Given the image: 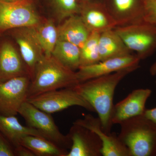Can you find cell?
Returning a JSON list of instances; mask_svg holds the SVG:
<instances>
[{"label": "cell", "instance_id": "obj_3", "mask_svg": "<svg viewBox=\"0 0 156 156\" xmlns=\"http://www.w3.org/2000/svg\"><path fill=\"white\" fill-rule=\"evenodd\" d=\"M118 134L131 156H156V126L143 115L119 124Z\"/></svg>", "mask_w": 156, "mask_h": 156}, {"label": "cell", "instance_id": "obj_19", "mask_svg": "<svg viewBox=\"0 0 156 156\" xmlns=\"http://www.w3.org/2000/svg\"><path fill=\"white\" fill-rule=\"evenodd\" d=\"M0 132L14 147L20 145V140L25 135H34L46 138L36 129L23 126L15 116H6L0 115Z\"/></svg>", "mask_w": 156, "mask_h": 156}, {"label": "cell", "instance_id": "obj_7", "mask_svg": "<svg viewBox=\"0 0 156 156\" xmlns=\"http://www.w3.org/2000/svg\"><path fill=\"white\" fill-rule=\"evenodd\" d=\"M42 20L31 0L14 3L0 1V33L14 29L35 26Z\"/></svg>", "mask_w": 156, "mask_h": 156}, {"label": "cell", "instance_id": "obj_25", "mask_svg": "<svg viewBox=\"0 0 156 156\" xmlns=\"http://www.w3.org/2000/svg\"><path fill=\"white\" fill-rule=\"evenodd\" d=\"M144 21L156 26V0H143Z\"/></svg>", "mask_w": 156, "mask_h": 156}, {"label": "cell", "instance_id": "obj_13", "mask_svg": "<svg viewBox=\"0 0 156 156\" xmlns=\"http://www.w3.org/2000/svg\"><path fill=\"white\" fill-rule=\"evenodd\" d=\"M80 4L79 15L91 32L101 33L105 31L114 29L117 26L116 23L104 3L90 0Z\"/></svg>", "mask_w": 156, "mask_h": 156}, {"label": "cell", "instance_id": "obj_16", "mask_svg": "<svg viewBox=\"0 0 156 156\" xmlns=\"http://www.w3.org/2000/svg\"><path fill=\"white\" fill-rule=\"evenodd\" d=\"M24 76H29L28 71L20 53L11 42L3 41L0 44V82Z\"/></svg>", "mask_w": 156, "mask_h": 156}, {"label": "cell", "instance_id": "obj_24", "mask_svg": "<svg viewBox=\"0 0 156 156\" xmlns=\"http://www.w3.org/2000/svg\"><path fill=\"white\" fill-rule=\"evenodd\" d=\"M59 22L69 16L79 14L80 4L79 0H48Z\"/></svg>", "mask_w": 156, "mask_h": 156}, {"label": "cell", "instance_id": "obj_4", "mask_svg": "<svg viewBox=\"0 0 156 156\" xmlns=\"http://www.w3.org/2000/svg\"><path fill=\"white\" fill-rule=\"evenodd\" d=\"M114 29L140 60L149 57L156 51V25L144 21L117 26Z\"/></svg>", "mask_w": 156, "mask_h": 156}, {"label": "cell", "instance_id": "obj_6", "mask_svg": "<svg viewBox=\"0 0 156 156\" xmlns=\"http://www.w3.org/2000/svg\"><path fill=\"white\" fill-rule=\"evenodd\" d=\"M27 101L39 109L50 114L75 106L81 107L89 111L95 112L92 106L73 87L45 92L29 98Z\"/></svg>", "mask_w": 156, "mask_h": 156}, {"label": "cell", "instance_id": "obj_27", "mask_svg": "<svg viewBox=\"0 0 156 156\" xmlns=\"http://www.w3.org/2000/svg\"><path fill=\"white\" fill-rule=\"evenodd\" d=\"M14 151L15 156H35V155L31 151L20 144L14 147Z\"/></svg>", "mask_w": 156, "mask_h": 156}, {"label": "cell", "instance_id": "obj_14", "mask_svg": "<svg viewBox=\"0 0 156 156\" xmlns=\"http://www.w3.org/2000/svg\"><path fill=\"white\" fill-rule=\"evenodd\" d=\"M151 93L149 89H135L115 105L112 116L113 124L119 125L126 120L143 115L147 101Z\"/></svg>", "mask_w": 156, "mask_h": 156}, {"label": "cell", "instance_id": "obj_30", "mask_svg": "<svg viewBox=\"0 0 156 156\" xmlns=\"http://www.w3.org/2000/svg\"><path fill=\"white\" fill-rule=\"evenodd\" d=\"M2 2H5L7 3H14L17 2H20L23 0H0Z\"/></svg>", "mask_w": 156, "mask_h": 156}, {"label": "cell", "instance_id": "obj_9", "mask_svg": "<svg viewBox=\"0 0 156 156\" xmlns=\"http://www.w3.org/2000/svg\"><path fill=\"white\" fill-rule=\"evenodd\" d=\"M140 59L136 54L108 58L82 66L76 71L79 83L132 67H139Z\"/></svg>", "mask_w": 156, "mask_h": 156}, {"label": "cell", "instance_id": "obj_2", "mask_svg": "<svg viewBox=\"0 0 156 156\" xmlns=\"http://www.w3.org/2000/svg\"><path fill=\"white\" fill-rule=\"evenodd\" d=\"M79 83L76 72L66 67L51 55L44 56L37 63L29 87L28 98Z\"/></svg>", "mask_w": 156, "mask_h": 156}, {"label": "cell", "instance_id": "obj_26", "mask_svg": "<svg viewBox=\"0 0 156 156\" xmlns=\"http://www.w3.org/2000/svg\"><path fill=\"white\" fill-rule=\"evenodd\" d=\"M9 140L0 132V156H15L14 148Z\"/></svg>", "mask_w": 156, "mask_h": 156}, {"label": "cell", "instance_id": "obj_11", "mask_svg": "<svg viewBox=\"0 0 156 156\" xmlns=\"http://www.w3.org/2000/svg\"><path fill=\"white\" fill-rule=\"evenodd\" d=\"M11 30L31 80L37 63L44 54L31 27H20Z\"/></svg>", "mask_w": 156, "mask_h": 156}, {"label": "cell", "instance_id": "obj_5", "mask_svg": "<svg viewBox=\"0 0 156 156\" xmlns=\"http://www.w3.org/2000/svg\"><path fill=\"white\" fill-rule=\"evenodd\" d=\"M18 114L24 119L27 126L39 131L46 139L66 150L70 149L72 141L69 136L60 132L50 114L39 109L27 101L20 107Z\"/></svg>", "mask_w": 156, "mask_h": 156}, {"label": "cell", "instance_id": "obj_32", "mask_svg": "<svg viewBox=\"0 0 156 156\" xmlns=\"http://www.w3.org/2000/svg\"><path fill=\"white\" fill-rule=\"evenodd\" d=\"M155 83H156V81H155Z\"/></svg>", "mask_w": 156, "mask_h": 156}, {"label": "cell", "instance_id": "obj_29", "mask_svg": "<svg viewBox=\"0 0 156 156\" xmlns=\"http://www.w3.org/2000/svg\"><path fill=\"white\" fill-rule=\"evenodd\" d=\"M149 72L151 75L152 76L156 75V61L151 66Z\"/></svg>", "mask_w": 156, "mask_h": 156}, {"label": "cell", "instance_id": "obj_21", "mask_svg": "<svg viewBox=\"0 0 156 156\" xmlns=\"http://www.w3.org/2000/svg\"><path fill=\"white\" fill-rule=\"evenodd\" d=\"M31 28L45 56H51L58 40L57 27L54 21L52 19L42 20Z\"/></svg>", "mask_w": 156, "mask_h": 156}, {"label": "cell", "instance_id": "obj_18", "mask_svg": "<svg viewBox=\"0 0 156 156\" xmlns=\"http://www.w3.org/2000/svg\"><path fill=\"white\" fill-rule=\"evenodd\" d=\"M98 48L101 61L127 56L132 52L114 29L105 31L100 34Z\"/></svg>", "mask_w": 156, "mask_h": 156}, {"label": "cell", "instance_id": "obj_15", "mask_svg": "<svg viewBox=\"0 0 156 156\" xmlns=\"http://www.w3.org/2000/svg\"><path fill=\"white\" fill-rule=\"evenodd\" d=\"M104 3L117 26L144 21L143 0H105Z\"/></svg>", "mask_w": 156, "mask_h": 156}, {"label": "cell", "instance_id": "obj_22", "mask_svg": "<svg viewBox=\"0 0 156 156\" xmlns=\"http://www.w3.org/2000/svg\"><path fill=\"white\" fill-rule=\"evenodd\" d=\"M51 55L74 71L80 66L81 48L69 42L58 40Z\"/></svg>", "mask_w": 156, "mask_h": 156}, {"label": "cell", "instance_id": "obj_8", "mask_svg": "<svg viewBox=\"0 0 156 156\" xmlns=\"http://www.w3.org/2000/svg\"><path fill=\"white\" fill-rule=\"evenodd\" d=\"M31 82L28 76H21L0 82V115L16 116L28 98Z\"/></svg>", "mask_w": 156, "mask_h": 156}, {"label": "cell", "instance_id": "obj_17", "mask_svg": "<svg viewBox=\"0 0 156 156\" xmlns=\"http://www.w3.org/2000/svg\"><path fill=\"white\" fill-rule=\"evenodd\" d=\"M57 28L58 40L69 42L80 48L91 33L79 14L67 17Z\"/></svg>", "mask_w": 156, "mask_h": 156}, {"label": "cell", "instance_id": "obj_31", "mask_svg": "<svg viewBox=\"0 0 156 156\" xmlns=\"http://www.w3.org/2000/svg\"><path fill=\"white\" fill-rule=\"evenodd\" d=\"M80 2H86V1H90V0H80Z\"/></svg>", "mask_w": 156, "mask_h": 156}, {"label": "cell", "instance_id": "obj_28", "mask_svg": "<svg viewBox=\"0 0 156 156\" xmlns=\"http://www.w3.org/2000/svg\"><path fill=\"white\" fill-rule=\"evenodd\" d=\"M143 115L156 126V107L151 109L146 108Z\"/></svg>", "mask_w": 156, "mask_h": 156}, {"label": "cell", "instance_id": "obj_20", "mask_svg": "<svg viewBox=\"0 0 156 156\" xmlns=\"http://www.w3.org/2000/svg\"><path fill=\"white\" fill-rule=\"evenodd\" d=\"M19 144L30 150L35 156H66L69 152L49 140L34 135L22 136Z\"/></svg>", "mask_w": 156, "mask_h": 156}, {"label": "cell", "instance_id": "obj_12", "mask_svg": "<svg viewBox=\"0 0 156 156\" xmlns=\"http://www.w3.org/2000/svg\"><path fill=\"white\" fill-rule=\"evenodd\" d=\"M67 135L72 146L66 156H102V142L93 131L73 123Z\"/></svg>", "mask_w": 156, "mask_h": 156}, {"label": "cell", "instance_id": "obj_10", "mask_svg": "<svg viewBox=\"0 0 156 156\" xmlns=\"http://www.w3.org/2000/svg\"><path fill=\"white\" fill-rule=\"evenodd\" d=\"M73 123L88 128L97 134L102 142V156H131L129 149L121 141L118 134L114 132L108 134L104 131L98 117L87 114Z\"/></svg>", "mask_w": 156, "mask_h": 156}, {"label": "cell", "instance_id": "obj_23", "mask_svg": "<svg viewBox=\"0 0 156 156\" xmlns=\"http://www.w3.org/2000/svg\"><path fill=\"white\" fill-rule=\"evenodd\" d=\"M100 34L95 32H91L81 47L80 67L94 64L101 61L98 48Z\"/></svg>", "mask_w": 156, "mask_h": 156}, {"label": "cell", "instance_id": "obj_1", "mask_svg": "<svg viewBox=\"0 0 156 156\" xmlns=\"http://www.w3.org/2000/svg\"><path fill=\"white\" fill-rule=\"evenodd\" d=\"M138 67H132L80 83L73 87L98 115L104 131L111 133L114 97L121 81Z\"/></svg>", "mask_w": 156, "mask_h": 156}]
</instances>
